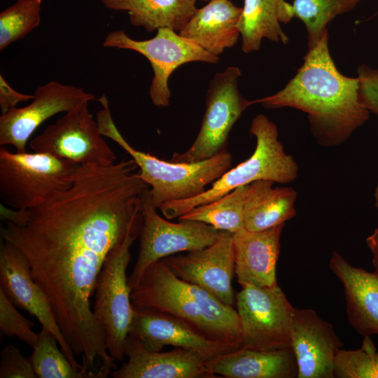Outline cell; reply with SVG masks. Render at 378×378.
Instances as JSON below:
<instances>
[{
	"label": "cell",
	"mask_w": 378,
	"mask_h": 378,
	"mask_svg": "<svg viewBox=\"0 0 378 378\" xmlns=\"http://www.w3.org/2000/svg\"><path fill=\"white\" fill-rule=\"evenodd\" d=\"M132 158L111 164H82L72 186L38 206H1V238L27 258L59 326L82 365H115L91 297L109 253L141 225L142 195L149 188Z\"/></svg>",
	"instance_id": "1"
},
{
	"label": "cell",
	"mask_w": 378,
	"mask_h": 378,
	"mask_svg": "<svg viewBox=\"0 0 378 378\" xmlns=\"http://www.w3.org/2000/svg\"><path fill=\"white\" fill-rule=\"evenodd\" d=\"M328 41L327 31L309 49L303 64L284 89L252 103L304 111L318 142L331 146L342 144L363 125L370 111L360 99L358 78L346 77L338 71Z\"/></svg>",
	"instance_id": "2"
},
{
	"label": "cell",
	"mask_w": 378,
	"mask_h": 378,
	"mask_svg": "<svg viewBox=\"0 0 378 378\" xmlns=\"http://www.w3.org/2000/svg\"><path fill=\"white\" fill-rule=\"evenodd\" d=\"M130 297L135 306L171 314L211 339L242 346L237 310L205 289L176 276L162 260L145 270Z\"/></svg>",
	"instance_id": "3"
},
{
	"label": "cell",
	"mask_w": 378,
	"mask_h": 378,
	"mask_svg": "<svg viewBox=\"0 0 378 378\" xmlns=\"http://www.w3.org/2000/svg\"><path fill=\"white\" fill-rule=\"evenodd\" d=\"M102 108L97 113L101 134L117 143L135 161L138 176L149 186L153 206L158 209L167 202L190 199L204 192L206 187L220 178L232 164V156L224 150L197 162H168L134 148L118 130L105 95L99 99Z\"/></svg>",
	"instance_id": "4"
},
{
	"label": "cell",
	"mask_w": 378,
	"mask_h": 378,
	"mask_svg": "<svg viewBox=\"0 0 378 378\" xmlns=\"http://www.w3.org/2000/svg\"><path fill=\"white\" fill-rule=\"evenodd\" d=\"M249 132L256 139L251 157L228 169L212 186L194 197L170 201L158 209L166 219L178 218L194 207L216 200L237 187L259 180L287 183L298 174V167L293 157L286 153L278 139L276 125L260 114L252 120Z\"/></svg>",
	"instance_id": "5"
},
{
	"label": "cell",
	"mask_w": 378,
	"mask_h": 378,
	"mask_svg": "<svg viewBox=\"0 0 378 378\" xmlns=\"http://www.w3.org/2000/svg\"><path fill=\"white\" fill-rule=\"evenodd\" d=\"M80 164L46 153L0 148V198L16 210L38 206L69 189Z\"/></svg>",
	"instance_id": "6"
},
{
	"label": "cell",
	"mask_w": 378,
	"mask_h": 378,
	"mask_svg": "<svg viewBox=\"0 0 378 378\" xmlns=\"http://www.w3.org/2000/svg\"><path fill=\"white\" fill-rule=\"evenodd\" d=\"M141 225L133 228L108 255L94 288L92 312L103 328L107 351L115 360H122L134 314L127 268L130 247L140 235Z\"/></svg>",
	"instance_id": "7"
},
{
	"label": "cell",
	"mask_w": 378,
	"mask_h": 378,
	"mask_svg": "<svg viewBox=\"0 0 378 378\" xmlns=\"http://www.w3.org/2000/svg\"><path fill=\"white\" fill-rule=\"evenodd\" d=\"M241 71L229 66L211 80L205 97V111L200 131L190 148L174 153L171 161L192 163L211 158L227 149L230 130L252 101L239 92Z\"/></svg>",
	"instance_id": "8"
},
{
	"label": "cell",
	"mask_w": 378,
	"mask_h": 378,
	"mask_svg": "<svg viewBox=\"0 0 378 378\" xmlns=\"http://www.w3.org/2000/svg\"><path fill=\"white\" fill-rule=\"evenodd\" d=\"M235 298L241 347L262 351L291 347L295 307L278 284L241 286Z\"/></svg>",
	"instance_id": "9"
},
{
	"label": "cell",
	"mask_w": 378,
	"mask_h": 378,
	"mask_svg": "<svg viewBox=\"0 0 378 378\" xmlns=\"http://www.w3.org/2000/svg\"><path fill=\"white\" fill-rule=\"evenodd\" d=\"M103 46L134 50L150 62L153 77L149 95L158 107L169 104L171 92L168 80L176 69L191 62L214 64L219 61V57L211 55L169 27L159 28L153 38L144 41L130 38L123 30L112 31L105 37Z\"/></svg>",
	"instance_id": "10"
},
{
	"label": "cell",
	"mask_w": 378,
	"mask_h": 378,
	"mask_svg": "<svg viewBox=\"0 0 378 378\" xmlns=\"http://www.w3.org/2000/svg\"><path fill=\"white\" fill-rule=\"evenodd\" d=\"M148 189L142 195L143 222L139 251L128 278L131 290L152 263L179 252L205 248L214 243L223 232L196 220H178V223L167 220L158 214L151 202Z\"/></svg>",
	"instance_id": "11"
},
{
	"label": "cell",
	"mask_w": 378,
	"mask_h": 378,
	"mask_svg": "<svg viewBox=\"0 0 378 378\" xmlns=\"http://www.w3.org/2000/svg\"><path fill=\"white\" fill-rule=\"evenodd\" d=\"M89 102L80 104L48 126L31 140L29 148L34 152L49 153L80 165L115 163L116 155L93 119Z\"/></svg>",
	"instance_id": "12"
},
{
	"label": "cell",
	"mask_w": 378,
	"mask_h": 378,
	"mask_svg": "<svg viewBox=\"0 0 378 378\" xmlns=\"http://www.w3.org/2000/svg\"><path fill=\"white\" fill-rule=\"evenodd\" d=\"M0 289L18 307L35 316L58 342L63 353L77 370L87 372L76 358L71 346L64 337L48 298L34 281L27 258L16 246L4 241L0 250Z\"/></svg>",
	"instance_id": "13"
},
{
	"label": "cell",
	"mask_w": 378,
	"mask_h": 378,
	"mask_svg": "<svg viewBox=\"0 0 378 378\" xmlns=\"http://www.w3.org/2000/svg\"><path fill=\"white\" fill-rule=\"evenodd\" d=\"M94 99L92 94L81 88L57 81L41 85L35 90L29 105L12 108L1 115L0 145H10L15 152L25 153L29 139L45 120Z\"/></svg>",
	"instance_id": "14"
},
{
	"label": "cell",
	"mask_w": 378,
	"mask_h": 378,
	"mask_svg": "<svg viewBox=\"0 0 378 378\" xmlns=\"http://www.w3.org/2000/svg\"><path fill=\"white\" fill-rule=\"evenodd\" d=\"M161 260L180 279L205 289L226 304L233 307L236 302L232 285L235 274L233 233L223 231L205 248Z\"/></svg>",
	"instance_id": "15"
},
{
	"label": "cell",
	"mask_w": 378,
	"mask_h": 378,
	"mask_svg": "<svg viewBox=\"0 0 378 378\" xmlns=\"http://www.w3.org/2000/svg\"><path fill=\"white\" fill-rule=\"evenodd\" d=\"M132 305L134 314L128 335L148 350L160 351L164 346L170 345L194 351L207 361L239 349L210 338L174 316Z\"/></svg>",
	"instance_id": "16"
},
{
	"label": "cell",
	"mask_w": 378,
	"mask_h": 378,
	"mask_svg": "<svg viewBox=\"0 0 378 378\" xmlns=\"http://www.w3.org/2000/svg\"><path fill=\"white\" fill-rule=\"evenodd\" d=\"M343 343L332 325L312 309L295 308L291 348L298 378H334V362Z\"/></svg>",
	"instance_id": "17"
},
{
	"label": "cell",
	"mask_w": 378,
	"mask_h": 378,
	"mask_svg": "<svg viewBox=\"0 0 378 378\" xmlns=\"http://www.w3.org/2000/svg\"><path fill=\"white\" fill-rule=\"evenodd\" d=\"M128 360L111 373L113 378H216L200 354L183 348L153 351L128 335L125 348Z\"/></svg>",
	"instance_id": "18"
},
{
	"label": "cell",
	"mask_w": 378,
	"mask_h": 378,
	"mask_svg": "<svg viewBox=\"0 0 378 378\" xmlns=\"http://www.w3.org/2000/svg\"><path fill=\"white\" fill-rule=\"evenodd\" d=\"M284 225L260 232L244 228L233 234L234 272L241 286L277 285L276 267Z\"/></svg>",
	"instance_id": "19"
},
{
	"label": "cell",
	"mask_w": 378,
	"mask_h": 378,
	"mask_svg": "<svg viewBox=\"0 0 378 378\" xmlns=\"http://www.w3.org/2000/svg\"><path fill=\"white\" fill-rule=\"evenodd\" d=\"M329 266L343 286L351 326L363 337L378 335V273L353 266L337 251Z\"/></svg>",
	"instance_id": "20"
},
{
	"label": "cell",
	"mask_w": 378,
	"mask_h": 378,
	"mask_svg": "<svg viewBox=\"0 0 378 378\" xmlns=\"http://www.w3.org/2000/svg\"><path fill=\"white\" fill-rule=\"evenodd\" d=\"M205 365L211 374L227 378H298V374L291 347L274 351L240 347Z\"/></svg>",
	"instance_id": "21"
},
{
	"label": "cell",
	"mask_w": 378,
	"mask_h": 378,
	"mask_svg": "<svg viewBox=\"0 0 378 378\" xmlns=\"http://www.w3.org/2000/svg\"><path fill=\"white\" fill-rule=\"evenodd\" d=\"M241 11L242 8L230 0H210L196 10L178 34L218 57L225 48L237 43Z\"/></svg>",
	"instance_id": "22"
},
{
	"label": "cell",
	"mask_w": 378,
	"mask_h": 378,
	"mask_svg": "<svg viewBox=\"0 0 378 378\" xmlns=\"http://www.w3.org/2000/svg\"><path fill=\"white\" fill-rule=\"evenodd\" d=\"M274 183L259 180L249 184L244 210L247 230H266L285 224L296 215L297 192L290 187L273 188Z\"/></svg>",
	"instance_id": "23"
},
{
	"label": "cell",
	"mask_w": 378,
	"mask_h": 378,
	"mask_svg": "<svg viewBox=\"0 0 378 378\" xmlns=\"http://www.w3.org/2000/svg\"><path fill=\"white\" fill-rule=\"evenodd\" d=\"M197 0H102L111 10L125 11L131 24L148 32L161 27L176 31L187 24L195 12Z\"/></svg>",
	"instance_id": "24"
},
{
	"label": "cell",
	"mask_w": 378,
	"mask_h": 378,
	"mask_svg": "<svg viewBox=\"0 0 378 378\" xmlns=\"http://www.w3.org/2000/svg\"><path fill=\"white\" fill-rule=\"evenodd\" d=\"M281 1L244 0L237 26L244 53L258 50L262 38L284 44L288 43V38L279 24L278 16Z\"/></svg>",
	"instance_id": "25"
},
{
	"label": "cell",
	"mask_w": 378,
	"mask_h": 378,
	"mask_svg": "<svg viewBox=\"0 0 378 378\" xmlns=\"http://www.w3.org/2000/svg\"><path fill=\"white\" fill-rule=\"evenodd\" d=\"M359 1L294 0L293 4H290L282 0L279 7V20L286 23L293 17L301 20L307 29L310 49L327 31L326 26L334 18L351 10Z\"/></svg>",
	"instance_id": "26"
},
{
	"label": "cell",
	"mask_w": 378,
	"mask_h": 378,
	"mask_svg": "<svg viewBox=\"0 0 378 378\" xmlns=\"http://www.w3.org/2000/svg\"><path fill=\"white\" fill-rule=\"evenodd\" d=\"M248 188L249 185L237 187L216 200L192 208L178 220L202 222L234 234L244 228V210Z\"/></svg>",
	"instance_id": "27"
},
{
	"label": "cell",
	"mask_w": 378,
	"mask_h": 378,
	"mask_svg": "<svg viewBox=\"0 0 378 378\" xmlns=\"http://www.w3.org/2000/svg\"><path fill=\"white\" fill-rule=\"evenodd\" d=\"M57 344L55 336L42 328L29 358L37 377L89 378L72 365Z\"/></svg>",
	"instance_id": "28"
},
{
	"label": "cell",
	"mask_w": 378,
	"mask_h": 378,
	"mask_svg": "<svg viewBox=\"0 0 378 378\" xmlns=\"http://www.w3.org/2000/svg\"><path fill=\"white\" fill-rule=\"evenodd\" d=\"M42 0H17L0 13V51L40 24Z\"/></svg>",
	"instance_id": "29"
},
{
	"label": "cell",
	"mask_w": 378,
	"mask_h": 378,
	"mask_svg": "<svg viewBox=\"0 0 378 378\" xmlns=\"http://www.w3.org/2000/svg\"><path fill=\"white\" fill-rule=\"evenodd\" d=\"M334 375L337 378H378V351L370 336L363 337L358 349L337 351Z\"/></svg>",
	"instance_id": "30"
},
{
	"label": "cell",
	"mask_w": 378,
	"mask_h": 378,
	"mask_svg": "<svg viewBox=\"0 0 378 378\" xmlns=\"http://www.w3.org/2000/svg\"><path fill=\"white\" fill-rule=\"evenodd\" d=\"M34 323L24 318L15 308V305L0 289V330L8 337L18 338L31 346L36 344L38 333L32 328Z\"/></svg>",
	"instance_id": "31"
},
{
	"label": "cell",
	"mask_w": 378,
	"mask_h": 378,
	"mask_svg": "<svg viewBox=\"0 0 378 378\" xmlns=\"http://www.w3.org/2000/svg\"><path fill=\"white\" fill-rule=\"evenodd\" d=\"M36 377L30 358H26L19 349L8 345L1 351L0 378Z\"/></svg>",
	"instance_id": "32"
},
{
	"label": "cell",
	"mask_w": 378,
	"mask_h": 378,
	"mask_svg": "<svg viewBox=\"0 0 378 378\" xmlns=\"http://www.w3.org/2000/svg\"><path fill=\"white\" fill-rule=\"evenodd\" d=\"M357 72L360 99L370 112L378 115V69L362 64Z\"/></svg>",
	"instance_id": "33"
},
{
	"label": "cell",
	"mask_w": 378,
	"mask_h": 378,
	"mask_svg": "<svg viewBox=\"0 0 378 378\" xmlns=\"http://www.w3.org/2000/svg\"><path fill=\"white\" fill-rule=\"evenodd\" d=\"M34 94H22L14 90L6 80L4 77L0 75V107L1 115L8 112L12 108L22 102L32 100Z\"/></svg>",
	"instance_id": "34"
},
{
	"label": "cell",
	"mask_w": 378,
	"mask_h": 378,
	"mask_svg": "<svg viewBox=\"0 0 378 378\" xmlns=\"http://www.w3.org/2000/svg\"><path fill=\"white\" fill-rule=\"evenodd\" d=\"M367 245L372 255V265L378 273V227L366 238Z\"/></svg>",
	"instance_id": "35"
},
{
	"label": "cell",
	"mask_w": 378,
	"mask_h": 378,
	"mask_svg": "<svg viewBox=\"0 0 378 378\" xmlns=\"http://www.w3.org/2000/svg\"><path fill=\"white\" fill-rule=\"evenodd\" d=\"M374 196V200H375L374 206L378 210V185L375 189Z\"/></svg>",
	"instance_id": "36"
},
{
	"label": "cell",
	"mask_w": 378,
	"mask_h": 378,
	"mask_svg": "<svg viewBox=\"0 0 378 378\" xmlns=\"http://www.w3.org/2000/svg\"><path fill=\"white\" fill-rule=\"evenodd\" d=\"M202 1H209L210 0H202Z\"/></svg>",
	"instance_id": "37"
}]
</instances>
